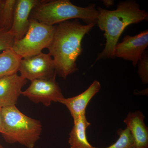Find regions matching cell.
Returning a JSON list of instances; mask_svg holds the SVG:
<instances>
[{
	"label": "cell",
	"instance_id": "cell-1",
	"mask_svg": "<svg viewBox=\"0 0 148 148\" xmlns=\"http://www.w3.org/2000/svg\"><path fill=\"white\" fill-rule=\"evenodd\" d=\"M95 25H84L76 19L55 25L54 35L48 49L59 76L66 79L78 70L76 62L82 53L83 38Z\"/></svg>",
	"mask_w": 148,
	"mask_h": 148
},
{
	"label": "cell",
	"instance_id": "cell-2",
	"mask_svg": "<svg viewBox=\"0 0 148 148\" xmlns=\"http://www.w3.org/2000/svg\"><path fill=\"white\" fill-rule=\"evenodd\" d=\"M97 10L98 13L96 25L105 32L106 43L96 61L113 59L115 47L125 29L131 24L147 21L148 13L141 9L140 5L133 0L119 2L115 10H109L101 7Z\"/></svg>",
	"mask_w": 148,
	"mask_h": 148
},
{
	"label": "cell",
	"instance_id": "cell-3",
	"mask_svg": "<svg viewBox=\"0 0 148 148\" xmlns=\"http://www.w3.org/2000/svg\"><path fill=\"white\" fill-rule=\"evenodd\" d=\"M98 13L94 4L82 7L69 0L42 1L32 11L30 18L51 26L78 18L86 24H96Z\"/></svg>",
	"mask_w": 148,
	"mask_h": 148
},
{
	"label": "cell",
	"instance_id": "cell-4",
	"mask_svg": "<svg viewBox=\"0 0 148 148\" xmlns=\"http://www.w3.org/2000/svg\"><path fill=\"white\" fill-rule=\"evenodd\" d=\"M3 138L9 144L18 143L34 148L40 137L42 125L40 121L27 116L16 106L2 109Z\"/></svg>",
	"mask_w": 148,
	"mask_h": 148
},
{
	"label": "cell",
	"instance_id": "cell-5",
	"mask_svg": "<svg viewBox=\"0 0 148 148\" xmlns=\"http://www.w3.org/2000/svg\"><path fill=\"white\" fill-rule=\"evenodd\" d=\"M54 32L55 26H48L30 18L27 34L21 39L14 41L11 49L22 58L39 54L49 46Z\"/></svg>",
	"mask_w": 148,
	"mask_h": 148
},
{
	"label": "cell",
	"instance_id": "cell-6",
	"mask_svg": "<svg viewBox=\"0 0 148 148\" xmlns=\"http://www.w3.org/2000/svg\"><path fill=\"white\" fill-rule=\"evenodd\" d=\"M18 71L26 80L50 79L56 78L55 64L49 53H42L21 59Z\"/></svg>",
	"mask_w": 148,
	"mask_h": 148
},
{
	"label": "cell",
	"instance_id": "cell-7",
	"mask_svg": "<svg viewBox=\"0 0 148 148\" xmlns=\"http://www.w3.org/2000/svg\"><path fill=\"white\" fill-rule=\"evenodd\" d=\"M21 95L35 103H41L48 107L52 102H59L64 98L56 78L32 81Z\"/></svg>",
	"mask_w": 148,
	"mask_h": 148
},
{
	"label": "cell",
	"instance_id": "cell-8",
	"mask_svg": "<svg viewBox=\"0 0 148 148\" xmlns=\"http://www.w3.org/2000/svg\"><path fill=\"white\" fill-rule=\"evenodd\" d=\"M148 46V31L145 30L134 36L126 35L121 42L118 43L114 51V58L131 61L134 67Z\"/></svg>",
	"mask_w": 148,
	"mask_h": 148
},
{
	"label": "cell",
	"instance_id": "cell-9",
	"mask_svg": "<svg viewBox=\"0 0 148 148\" xmlns=\"http://www.w3.org/2000/svg\"><path fill=\"white\" fill-rule=\"evenodd\" d=\"M41 1V0H16L13 23L10 30L15 40L21 39L27 34L31 12Z\"/></svg>",
	"mask_w": 148,
	"mask_h": 148
},
{
	"label": "cell",
	"instance_id": "cell-10",
	"mask_svg": "<svg viewBox=\"0 0 148 148\" xmlns=\"http://www.w3.org/2000/svg\"><path fill=\"white\" fill-rule=\"evenodd\" d=\"M27 80L17 74L0 78V107L16 106Z\"/></svg>",
	"mask_w": 148,
	"mask_h": 148
},
{
	"label": "cell",
	"instance_id": "cell-11",
	"mask_svg": "<svg viewBox=\"0 0 148 148\" xmlns=\"http://www.w3.org/2000/svg\"><path fill=\"white\" fill-rule=\"evenodd\" d=\"M101 88V84L98 81H94L89 87L82 93L71 98H64L59 103L66 106L73 119L85 115L86 109L91 99Z\"/></svg>",
	"mask_w": 148,
	"mask_h": 148
},
{
	"label": "cell",
	"instance_id": "cell-12",
	"mask_svg": "<svg viewBox=\"0 0 148 148\" xmlns=\"http://www.w3.org/2000/svg\"><path fill=\"white\" fill-rule=\"evenodd\" d=\"M145 118L142 112L136 111L130 112L123 121L130 132L135 148H148V127Z\"/></svg>",
	"mask_w": 148,
	"mask_h": 148
},
{
	"label": "cell",
	"instance_id": "cell-13",
	"mask_svg": "<svg viewBox=\"0 0 148 148\" xmlns=\"http://www.w3.org/2000/svg\"><path fill=\"white\" fill-rule=\"evenodd\" d=\"M74 125L69 133V143L70 148H93L88 143L86 130L90 123L85 115L73 119Z\"/></svg>",
	"mask_w": 148,
	"mask_h": 148
},
{
	"label": "cell",
	"instance_id": "cell-14",
	"mask_svg": "<svg viewBox=\"0 0 148 148\" xmlns=\"http://www.w3.org/2000/svg\"><path fill=\"white\" fill-rule=\"evenodd\" d=\"M22 58L12 49L0 53V78L17 74Z\"/></svg>",
	"mask_w": 148,
	"mask_h": 148
},
{
	"label": "cell",
	"instance_id": "cell-15",
	"mask_svg": "<svg viewBox=\"0 0 148 148\" xmlns=\"http://www.w3.org/2000/svg\"><path fill=\"white\" fill-rule=\"evenodd\" d=\"M16 0H5L0 10V29L9 31L13 23Z\"/></svg>",
	"mask_w": 148,
	"mask_h": 148
},
{
	"label": "cell",
	"instance_id": "cell-16",
	"mask_svg": "<svg viewBox=\"0 0 148 148\" xmlns=\"http://www.w3.org/2000/svg\"><path fill=\"white\" fill-rule=\"evenodd\" d=\"M117 133L119 137L117 140L113 144L106 148H135L134 143L129 130L120 129ZM93 148H99L93 147Z\"/></svg>",
	"mask_w": 148,
	"mask_h": 148
},
{
	"label": "cell",
	"instance_id": "cell-17",
	"mask_svg": "<svg viewBox=\"0 0 148 148\" xmlns=\"http://www.w3.org/2000/svg\"><path fill=\"white\" fill-rule=\"evenodd\" d=\"M138 74L142 82L146 84L148 83V52L146 51L140 57L137 64Z\"/></svg>",
	"mask_w": 148,
	"mask_h": 148
},
{
	"label": "cell",
	"instance_id": "cell-18",
	"mask_svg": "<svg viewBox=\"0 0 148 148\" xmlns=\"http://www.w3.org/2000/svg\"><path fill=\"white\" fill-rule=\"evenodd\" d=\"M15 41L10 31L0 29V53L11 49Z\"/></svg>",
	"mask_w": 148,
	"mask_h": 148
},
{
	"label": "cell",
	"instance_id": "cell-19",
	"mask_svg": "<svg viewBox=\"0 0 148 148\" xmlns=\"http://www.w3.org/2000/svg\"><path fill=\"white\" fill-rule=\"evenodd\" d=\"M2 109L0 107V133L2 134L3 132L2 121Z\"/></svg>",
	"mask_w": 148,
	"mask_h": 148
},
{
	"label": "cell",
	"instance_id": "cell-20",
	"mask_svg": "<svg viewBox=\"0 0 148 148\" xmlns=\"http://www.w3.org/2000/svg\"><path fill=\"white\" fill-rule=\"evenodd\" d=\"M5 2V1L3 0H0V10L2 8L3 5L4 3Z\"/></svg>",
	"mask_w": 148,
	"mask_h": 148
},
{
	"label": "cell",
	"instance_id": "cell-21",
	"mask_svg": "<svg viewBox=\"0 0 148 148\" xmlns=\"http://www.w3.org/2000/svg\"><path fill=\"white\" fill-rule=\"evenodd\" d=\"M0 148H4V147H3L2 145H0Z\"/></svg>",
	"mask_w": 148,
	"mask_h": 148
},
{
	"label": "cell",
	"instance_id": "cell-22",
	"mask_svg": "<svg viewBox=\"0 0 148 148\" xmlns=\"http://www.w3.org/2000/svg\"></svg>",
	"mask_w": 148,
	"mask_h": 148
}]
</instances>
